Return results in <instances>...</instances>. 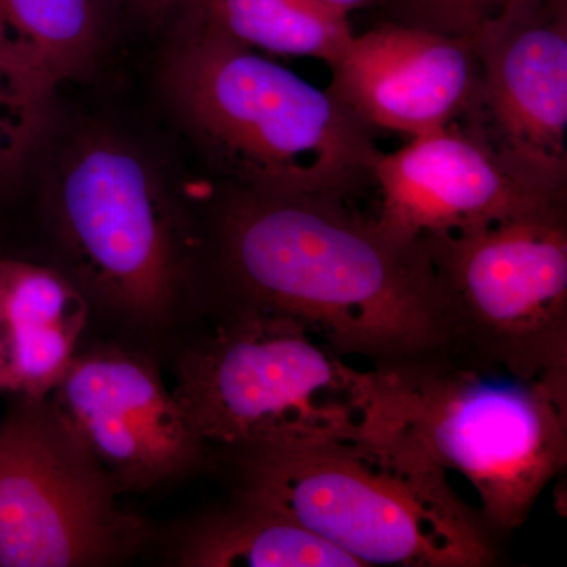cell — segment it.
<instances>
[{
  "mask_svg": "<svg viewBox=\"0 0 567 567\" xmlns=\"http://www.w3.org/2000/svg\"><path fill=\"white\" fill-rule=\"evenodd\" d=\"M183 24L254 51L331 65L354 35L349 17L323 0H192Z\"/></svg>",
  "mask_w": 567,
  "mask_h": 567,
  "instance_id": "obj_16",
  "label": "cell"
},
{
  "mask_svg": "<svg viewBox=\"0 0 567 567\" xmlns=\"http://www.w3.org/2000/svg\"><path fill=\"white\" fill-rule=\"evenodd\" d=\"M50 398L17 401L0 420V567H106L148 539Z\"/></svg>",
  "mask_w": 567,
  "mask_h": 567,
  "instance_id": "obj_8",
  "label": "cell"
},
{
  "mask_svg": "<svg viewBox=\"0 0 567 567\" xmlns=\"http://www.w3.org/2000/svg\"><path fill=\"white\" fill-rule=\"evenodd\" d=\"M377 218L406 238L466 233L567 208L520 181L461 126L412 137L375 166Z\"/></svg>",
  "mask_w": 567,
  "mask_h": 567,
  "instance_id": "obj_11",
  "label": "cell"
},
{
  "mask_svg": "<svg viewBox=\"0 0 567 567\" xmlns=\"http://www.w3.org/2000/svg\"><path fill=\"white\" fill-rule=\"evenodd\" d=\"M50 103L0 58V175L13 171L31 151Z\"/></svg>",
  "mask_w": 567,
  "mask_h": 567,
  "instance_id": "obj_17",
  "label": "cell"
},
{
  "mask_svg": "<svg viewBox=\"0 0 567 567\" xmlns=\"http://www.w3.org/2000/svg\"><path fill=\"white\" fill-rule=\"evenodd\" d=\"M210 270L215 300L293 317L380 374L457 350L424 241L394 234L352 200L229 185L212 223Z\"/></svg>",
  "mask_w": 567,
  "mask_h": 567,
  "instance_id": "obj_1",
  "label": "cell"
},
{
  "mask_svg": "<svg viewBox=\"0 0 567 567\" xmlns=\"http://www.w3.org/2000/svg\"><path fill=\"white\" fill-rule=\"evenodd\" d=\"M224 456L234 492L275 507L363 567H487L498 559L480 511L391 424Z\"/></svg>",
  "mask_w": 567,
  "mask_h": 567,
  "instance_id": "obj_2",
  "label": "cell"
},
{
  "mask_svg": "<svg viewBox=\"0 0 567 567\" xmlns=\"http://www.w3.org/2000/svg\"><path fill=\"white\" fill-rule=\"evenodd\" d=\"M186 130L230 186L353 200L375 188L374 130L330 92L192 24L166 69Z\"/></svg>",
  "mask_w": 567,
  "mask_h": 567,
  "instance_id": "obj_3",
  "label": "cell"
},
{
  "mask_svg": "<svg viewBox=\"0 0 567 567\" xmlns=\"http://www.w3.org/2000/svg\"><path fill=\"white\" fill-rule=\"evenodd\" d=\"M323 2L349 17L352 11L357 10L380 9L386 11L394 7L399 0H323Z\"/></svg>",
  "mask_w": 567,
  "mask_h": 567,
  "instance_id": "obj_21",
  "label": "cell"
},
{
  "mask_svg": "<svg viewBox=\"0 0 567 567\" xmlns=\"http://www.w3.org/2000/svg\"><path fill=\"white\" fill-rule=\"evenodd\" d=\"M0 393H10V339L2 312H0Z\"/></svg>",
  "mask_w": 567,
  "mask_h": 567,
  "instance_id": "obj_20",
  "label": "cell"
},
{
  "mask_svg": "<svg viewBox=\"0 0 567 567\" xmlns=\"http://www.w3.org/2000/svg\"><path fill=\"white\" fill-rule=\"evenodd\" d=\"M130 3L153 21H163L174 14H185L192 0H128Z\"/></svg>",
  "mask_w": 567,
  "mask_h": 567,
  "instance_id": "obj_19",
  "label": "cell"
},
{
  "mask_svg": "<svg viewBox=\"0 0 567 567\" xmlns=\"http://www.w3.org/2000/svg\"><path fill=\"white\" fill-rule=\"evenodd\" d=\"M0 312L9 328L10 393L50 398L80 352L87 298L65 271L0 257Z\"/></svg>",
  "mask_w": 567,
  "mask_h": 567,
  "instance_id": "obj_13",
  "label": "cell"
},
{
  "mask_svg": "<svg viewBox=\"0 0 567 567\" xmlns=\"http://www.w3.org/2000/svg\"><path fill=\"white\" fill-rule=\"evenodd\" d=\"M380 375L390 424L468 481L492 532L522 527L566 466L567 382L525 379L458 352Z\"/></svg>",
  "mask_w": 567,
  "mask_h": 567,
  "instance_id": "obj_6",
  "label": "cell"
},
{
  "mask_svg": "<svg viewBox=\"0 0 567 567\" xmlns=\"http://www.w3.org/2000/svg\"><path fill=\"white\" fill-rule=\"evenodd\" d=\"M330 92L371 130L410 137L456 125L475 100L468 37L385 20L353 35L331 63Z\"/></svg>",
  "mask_w": 567,
  "mask_h": 567,
  "instance_id": "obj_12",
  "label": "cell"
},
{
  "mask_svg": "<svg viewBox=\"0 0 567 567\" xmlns=\"http://www.w3.org/2000/svg\"><path fill=\"white\" fill-rule=\"evenodd\" d=\"M514 0H399L386 20L429 31L470 37L498 17Z\"/></svg>",
  "mask_w": 567,
  "mask_h": 567,
  "instance_id": "obj_18",
  "label": "cell"
},
{
  "mask_svg": "<svg viewBox=\"0 0 567 567\" xmlns=\"http://www.w3.org/2000/svg\"><path fill=\"white\" fill-rule=\"evenodd\" d=\"M215 327L178 360L173 393L208 447L254 450L382 431L386 386L293 317L215 300Z\"/></svg>",
  "mask_w": 567,
  "mask_h": 567,
  "instance_id": "obj_4",
  "label": "cell"
},
{
  "mask_svg": "<svg viewBox=\"0 0 567 567\" xmlns=\"http://www.w3.org/2000/svg\"><path fill=\"white\" fill-rule=\"evenodd\" d=\"M51 224L92 316L156 341L203 303L181 215L152 163L117 137H85L63 159Z\"/></svg>",
  "mask_w": 567,
  "mask_h": 567,
  "instance_id": "obj_5",
  "label": "cell"
},
{
  "mask_svg": "<svg viewBox=\"0 0 567 567\" xmlns=\"http://www.w3.org/2000/svg\"><path fill=\"white\" fill-rule=\"evenodd\" d=\"M174 561L182 567H363L286 514L238 492L183 525Z\"/></svg>",
  "mask_w": 567,
  "mask_h": 567,
  "instance_id": "obj_14",
  "label": "cell"
},
{
  "mask_svg": "<svg viewBox=\"0 0 567 567\" xmlns=\"http://www.w3.org/2000/svg\"><path fill=\"white\" fill-rule=\"evenodd\" d=\"M421 240L458 353L525 379L567 382V208Z\"/></svg>",
  "mask_w": 567,
  "mask_h": 567,
  "instance_id": "obj_7",
  "label": "cell"
},
{
  "mask_svg": "<svg viewBox=\"0 0 567 567\" xmlns=\"http://www.w3.org/2000/svg\"><path fill=\"white\" fill-rule=\"evenodd\" d=\"M102 24L100 0H0V58L51 102L92 65Z\"/></svg>",
  "mask_w": 567,
  "mask_h": 567,
  "instance_id": "obj_15",
  "label": "cell"
},
{
  "mask_svg": "<svg viewBox=\"0 0 567 567\" xmlns=\"http://www.w3.org/2000/svg\"><path fill=\"white\" fill-rule=\"evenodd\" d=\"M468 39L476 93L457 125L520 181L567 199V0H514Z\"/></svg>",
  "mask_w": 567,
  "mask_h": 567,
  "instance_id": "obj_9",
  "label": "cell"
},
{
  "mask_svg": "<svg viewBox=\"0 0 567 567\" xmlns=\"http://www.w3.org/2000/svg\"><path fill=\"white\" fill-rule=\"evenodd\" d=\"M50 399L121 494L181 480L207 461L152 358L130 347L80 350Z\"/></svg>",
  "mask_w": 567,
  "mask_h": 567,
  "instance_id": "obj_10",
  "label": "cell"
}]
</instances>
